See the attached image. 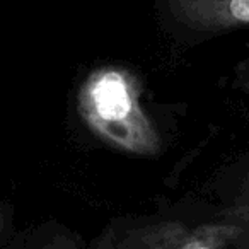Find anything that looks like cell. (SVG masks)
I'll return each instance as SVG.
<instances>
[{"label":"cell","mask_w":249,"mask_h":249,"mask_svg":"<svg viewBox=\"0 0 249 249\" xmlns=\"http://www.w3.org/2000/svg\"><path fill=\"white\" fill-rule=\"evenodd\" d=\"M84 124L99 140L121 152L152 157L160 152V135L142 104V84L132 70L97 67L77 92Z\"/></svg>","instance_id":"1"},{"label":"cell","mask_w":249,"mask_h":249,"mask_svg":"<svg viewBox=\"0 0 249 249\" xmlns=\"http://www.w3.org/2000/svg\"><path fill=\"white\" fill-rule=\"evenodd\" d=\"M241 229L229 222L186 225L157 222L124 232L109 249H234Z\"/></svg>","instance_id":"2"},{"label":"cell","mask_w":249,"mask_h":249,"mask_svg":"<svg viewBox=\"0 0 249 249\" xmlns=\"http://www.w3.org/2000/svg\"><path fill=\"white\" fill-rule=\"evenodd\" d=\"M169 9L179 24L195 31L249 28V0H173Z\"/></svg>","instance_id":"3"},{"label":"cell","mask_w":249,"mask_h":249,"mask_svg":"<svg viewBox=\"0 0 249 249\" xmlns=\"http://www.w3.org/2000/svg\"><path fill=\"white\" fill-rule=\"evenodd\" d=\"M224 222L234 224L241 229V237L234 246V249H249V188L242 191L241 198L235 201Z\"/></svg>","instance_id":"4"},{"label":"cell","mask_w":249,"mask_h":249,"mask_svg":"<svg viewBox=\"0 0 249 249\" xmlns=\"http://www.w3.org/2000/svg\"><path fill=\"white\" fill-rule=\"evenodd\" d=\"M239 86L246 92V96L249 97V60L242 63L241 69H239Z\"/></svg>","instance_id":"5"},{"label":"cell","mask_w":249,"mask_h":249,"mask_svg":"<svg viewBox=\"0 0 249 249\" xmlns=\"http://www.w3.org/2000/svg\"><path fill=\"white\" fill-rule=\"evenodd\" d=\"M46 249H77L73 244H60V246H48Z\"/></svg>","instance_id":"6"}]
</instances>
